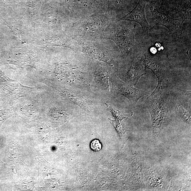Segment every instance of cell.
I'll use <instances>...</instances> for the list:
<instances>
[{
	"label": "cell",
	"mask_w": 191,
	"mask_h": 191,
	"mask_svg": "<svg viewBox=\"0 0 191 191\" xmlns=\"http://www.w3.org/2000/svg\"><path fill=\"white\" fill-rule=\"evenodd\" d=\"M114 15L109 12L97 13L75 23V33L84 40H96L105 36V30L116 21Z\"/></svg>",
	"instance_id": "cell-2"
},
{
	"label": "cell",
	"mask_w": 191,
	"mask_h": 191,
	"mask_svg": "<svg viewBox=\"0 0 191 191\" xmlns=\"http://www.w3.org/2000/svg\"><path fill=\"white\" fill-rule=\"evenodd\" d=\"M14 114L12 109H9L0 110V128L7 119Z\"/></svg>",
	"instance_id": "cell-9"
},
{
	"label": "cell",
	"mask_w": 191,
	"mask_h": 191,
	"mask_svg": "<svg viewBox=\"0 0 191 191\" xmlns=\"http://www.w3.org/2000/svg\"><path fill=\"white\" fill-rule=\"evenodd\" d=\"M102 145L100 141L95 139L91 141L90 143V148L92 150L95 152L100 151L102 149Z\"/></svg>",
	"instance_id": "cell-11"
},
{
	"label": "cell",
	"mask_w": 191,
	"mask_h": 191,
	"mask_svg": "<svg viewBox=\"0 0 191 191\" xmlns=\"http://www.w3.org/2000/svg\"><path fill=\"white\" fill-rule=\"evenodd\" d=\"M145 0H139L135 7L128 14L126 15L117 21L126 20L138 23L141 27L143 30V34H145L150 32L152 28L149 25L146 19L145 14Z\"/></svg>",
	"instance_id": "cell-6"
},
{
	"label": "cell",
	"mask_w": 191,
	"mask_h": 191,
	"mask_svg": "<svg viewBox=\"0 0 191 191\" xmlns=\"http://www.w3.org/2000/svg\"><path fill=\"white\" fill-rule=\"evenodd\" d=\"M109 122L116 128V131L121 137L124 135L126 131V130L123 126L121 123V121L117 120H113L109 119Z\"/></svg>",
	"instance_id": "cell-10"
},
{
	"label": "cell",
	"mask_w": 191,
	"mask_h": 191,
	"mask_svg": "<svg viewBox=\"0 0 191 191\" xmlns=\"http://www.w3.org/2000/svg\"><path fill=\"white\" fill-rule=\"evenodd\" d=\"M76 40L81 45L84 52L90 57L105 62L113 68L118 66V62L115 58V53L117 51L108 50L100 44L84 42L82 39Z\"/></svg>",
	"instance_id": "cell-4"
},
{
	"label": "cell",
	"mask_w": 191,
	"mask_h": 191,
	"mask_svg": "<svg viewBox=\"0 0 191 191\" xmlns=\"http://www.w3.org/2000/svg\"><path fill=\"white\" fill-rule=\"evenodd\" d=\"M152 17V22L155 25L163 26L168 30V33L174 37L182 38L183 35V25L185 19H174L167 14L159 12L150 4H148Z\"/></svg>",
	"instance_id": "cell-3"
},
{
	"label": "cell",
	"mask_w": 191,
	"mask_h": 191,
	"mask_svg": "<svg viewBox=\"0 0 191 191\" xmlns=\"http://www.w3.org/2000/svg\"><path fill=\"white\" fill-rule=\"evenodd\" d=\"M105 105H107L109 111L113 114L116 120L121 121L124 119L129 118L133 115V113L132 112L129 114H123L119 110L114 107L113 105L107 104V103H105Z\"/></svg>",
	"instance_id": "cell-8"
},
{
	"label": "cell",
	"mask_w": 191,
	"mask_h": 191,
	"mask_svg": "<svg viewBox=\"0 0 191 191\" xmlns=\"http://www.w3.org/2000/svg\"><path fill=\"white\" fill-rule=\"evenodd\" d=\"M112 83V92L113 93L124 96L133 105H136L140 98L149 93L142 90L134 88L133 86L122 81L114 74L109 76Z\"/></svg>",
	"instance_id": "cell-5"
},
{
	"label": "cell",
	"mask_w": 191,
	"mask_h": 191,
	"mask_svg": "<svg viewBox=\"0 0 191 191\" xmlns=\"http://www.w3.org/2000/svg\"><path fill=\"white\" fill-rule=\"evenodd\" d=\"M136 26L133 22L126 20L115 21L108 27L105 37L117 45L123 58L136 57L140 47L135 40Z\"/></svg>",
	"instance_id": "cell-1"
},
{
	"label": "cell",
	"mask_w": 191,
	"mask_h": 191,
	"mask_svg": "<svg viewBox=\"0 0 191 191\" xmlns=\"http://www.w3.org/2000/svg\"><path fill=\"white\" fill-rule=\"evenodd\" d=\"M136 57L129 58V63L126 66L127 70L126 77L128 84L133 86L138 82L141 76L147 73L146 68L141 60Z\"/></svg>",
	"instance_id": "cell-7"
}]
</instances>
